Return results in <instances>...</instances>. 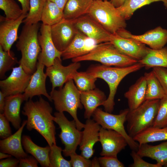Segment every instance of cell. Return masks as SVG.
Returning <instances> with one entry per match:
<instances>
[{
	"mask_svg": "<svg viewBox=\"0 0 167 167\" xmlns=\"http://www.w3.org/2000/svg\"><path fill=\"white\" fill-rule=\"evenodd\" d=\"M50 27L51 36L54 45L62 52L70 45L79 31L75 26L74 19L63 18Z\"/></svg>",
	"mask_w": 167,
	"mask_h": 167,
	"instance_id": "10",
	"label": "cell"
},
{
	"mask_svg": "<svg viewBox=\"0 0 167 167\" xmlns=\"http://www.w3.org/2000/svg\"><path fill=\"white\" fill-rule=\"evenodd\" d=\"M22 142L27 152L34 157L41 166H49V155L50 148L49 145L45 147L39 146L35 143L29 136L26 135L22 136Z\"/></svg>",
	"mask_w": 167,
	"mask_h": 167,
	"instance_id": "27",
	"label": "cell"
},
{
	"mask_svg": "<svg viewBox=\"0 0 167 167\" xmlns=\"http://www.w3.org/2000/svg\"><path fill=\"white\" fill-rule=\"evenodd\" d=\"M117 33L122 37L139 41L153 49L162 48L167 43V30L161 26L148 31L141 35H133L124 28L119 29Z\"/></svg>",
	"mask_w": 167,
	"mask_h": 167,
	"instance_id": "16",
	"label": "cell"
},
{
	"mask_svg": "<svg viewBox=\"0 0 167 167\" xmlns=\"http://www.w3.org/2000/svg\"><path fill=\"white\" fill-rule=\"evenodd\" d=\"M160 99L146 100L126 116L127 129L132 138L152 126L157 115Z\"/></svg>",
	"mask_w": 167,
	"mask_h": 167,
	"instance_id": "6",
	"label": "cell"
},
{
	"mask_svg": "<svg viewBox=\"0 0 167 167\" xmlns=\"http://www.w3.org/2000/svg\"><path fill=\"white\" fill-rule=\"evenodd\" d=\"M54 114V121L61 129L59 136L65 146L62 150L63 154L65 156H70L76 152L81 140L82 131L77 128L75 120H69L63 112H57Z\"/></svg>",
	"mask_w": 167,
	"mask_h": 167,
	"instance_id": "9",
	"label": "cell"
},
{
	"mask_svg": "<svg viewBox=\"0 0 167 167\" xmlns=\"http://www.w3.org/2000/svg\"><path fill=\"white\" fill-rule=\"evenodd\" d=\"M153 71L159 80L166 94H167V68L154 67Z\"/></svg>",
	"mask_w": 167,
	"mask_h": 167,
	"instance_id": "44",
	"label": "cell"
},
{
	"mask_svg": "<svg viewBox=\"0 0 167 167\" xmlns=\"http://www.w3.org/2000/svg\"><path fill=\"white\" fill-rule=\"evenodd\" d=\"M138 62L146 69L157 67L167 68V47L158 49L149 48L146 55Z\"/></svg>",
	"mask_w": 167,
	"mask_h": 167,
	"instance_id": "29",
	"label": "cell"
},
{
	"mask_svg": "<svg viewBox=\"0 0 167 167\" xmlns=\"http://www.w3.org/2000/svg\"><path fill=\"white\" fill-rule=\"evenodd\" d=\"M71 79L80 91H88L96 88L95 82L97 78L86 71H75L72 75Z\"/></svg>",
	"mask_w": 167,
	"mask_h": 167,
	"instance_id": "35",
	"label": "cell"
},
{
	"mask_svg": "<svg viewBox=\"0 0 167 167\" xmlns=\"http://www.w3.org/2000/svg\"><path fill=\"white\" fill-rule=\"evenodd\" d=\"M147 83L145 100L160 99L166 93L159 80L153 71L145 72Z\"/></svg>",
	"mask_w": 167,
	"mask_h": 167,
	"instance_id": "31",
	"label": "cell"
},
{
	"mask_svg": "<svg viewBox=\"0 0 167 167\" xmlns=\"http://www.w3.org/2000/svg\"><path fill=\"white\" fill-rule=\"evenodd\" d=\"M91 40L79 31L70 45L62 52V59H72L89 53L98 45Z\"/></svg>",
	"mask_w": 167,
	"mask_h": 167,
	"instance_id": "21",
	"label": "cell"
},
{
	"mask_svg": "<svg viewBox=\"0 0 167 167\" xmlns=\"http://www.w3.org/2000/svg\"><path fill=\"white\" fill-rule=\"evenodd\" d=\"M78 30L97 44L109 42L111 34L88 14L74 19Z\"/></svg>",
	"mask_w": 167,
	"mask_h": 167,
	"instance_id": "11",
	"label": "cell"
},
{
	"mask_svg": "<svg viewBox=\"0 0 167 167\" xmlns=\"http://www.w3.org/2000/svg\"><path fill=\"white\" fill-rule=\"evenodd\" d=\"M27 123V120L23 121L20 127L14 134L0 141L1 152L13 156L20 159L27 156L23 149L21 135L23 130Z\"/></svg>",
	"mask_w": 167,
	"mask_h": 167,
	"instance_id": "22",
	"label": "cell"
},
{
	"mask_svg": "<svg viewBox=\"0 0 167 167\" xmlns=\"http://www.w3.org/2000/svg\"><path fill=\"white\" fill-rule=\"evenodd\" d=\"M99 140L102 151V156L117 157V155L128 145L125 138L117 132L101 127L99 131Z\"/></svg>",
	"mask_w": 167,
	"mask_h": 167,
	"instance_id": "14",
	"label": "cell"
},
{
	"mask_svg": "<svg viewBox=\"0 0 167 167\" xmlns=\"http://www.w3.org/2000/svg\"><path fill=\"white\" fill-rule=\"evenodd\" d=\"M11 157L0 161V167H17L19 163L18 159L11 158Z\"/></svg>",
	"mask_w": 167,
	"mask_h": 167,
	"instance_id": "46",
	"label": "cell"
},
{
	"mask_svg": "<svg viewBox=\"0 0 167 167\" xmlns=\"http://www.w3.org/2000/svg\"><path fill=\"white\" fill-rule=\"evenodd\" d=\"M21 3L24 14H27L30 8V0H18Z\"/></svg>",
	"mask_w": 167,
	"mask_h": 167,
	"instance_id": "47",
	"label": "cell"
},
{
	"mask_svg": "<svg viewBox=\"0 0 167 167\" xmlns=\"http://www.w3.org/2000/svg\"><path fill=\"white\" fill-rule=\"evenodd\" d=\"M139 145L167 140V126L159 128L151 126L133 138Z\"/></svg>",
	"mask_w": 167,
	"mask_h": 167,
	"instance_id": "30",
	"label": "cell"
},
{
	"mask_svg": "<svg viewBox=\"0 0 167 167\" xmlns=\"http://www.w3.org/2000/svg\"><path fill=\"white\" fill-rule=\"evenodd\" d=\"M72 60L73 62L93 61L105 66L118 67L129 66L138 62L121 53L110 42L98 44L88 53Z\"/></svg>",
	"mask_w": 167,
	"mask_h": 167,
	"instance_id": "5",
	"label": "cell"
},
{
	"mask_svg": "<svg viewBox=\"0 0 167 167\" xmlns=\"http://www.w3.org/2000/svg\"><path fill=\"white\" fill-rule=\"evenodd\" d=\"M11 155L3 152H0V159L11 157Z\"/></svg>",
	"mask_w": 167,
	"mask_h": 167,
	"instance_id": "52",
	"label": "cell"
},
{
	"mask_svg": "<svg viewBox=\"0 0 167 167\" xmlns=\"http://www.w3.org/2000/svg\"><path fill=\"white\" fill-rule=\"evenodd\" d=\"M167 126V94L160 100L157 113L152 126L162 128Z\"/></svg>",
	"mask_w": 167,
	"mask_h": 167,
	"instance_id": "39",
	"label": "cell"
},
{
	"mask_svg": "<svg viewBox=\"0 0 167 167\" xmlns=\"http://www.w3.org/2000/svg\"><path fill=\"white\" fill-rule=\"evenodd\" d=\"M64 18L63 11L54 3L46 0L42 13L41 21L42 24L51 26Z\"/></svg>",
	"mask_w": 167,
	"mask_h": 167,
	"instance_id": "33",
	"label": "cell"
},
{
	"mask_svg": "<svg viewBox=\"0 0 167 167\" xmlns=\"http://www.w3.org/2000/svg\"><path fill=\"white\" fill-rule=\"evenodd\" d=\"M143 67V65L138 62L125 67H113L101 64L92 65L88 68L87 72L95 78L103 79L109 86V94L103 105L105 111L111 113L113 111L115 104V96L118 86L122 80L128 74Z\"/></svg>",
	"mask_w": 167,
	"mask_h": 167,
	"instance_id": "2",
	"label": "cell"
},
{
	"mask_svg": "<svg viewBox=\"0 0 167 167\" xmlns=\"http://www.w3.org/2000/svg\"><path fill=\"white\" fill-rule=\"evenodd\" d=\"M129 109L121 110L118 114H113L97 108L94 111L93 119L101 127L115 131L122 135L126 139L128 145L132 150L137 151L139 145L126 132L124 126Z\"/></svg>",
	"mask_w": 167,
	"mask_h": 167,
	"instance_id": "8",
	"label": "cell"
},
{
	"mask_svg": "<svg viewBox=\"0 0 167 167\" xmlns=\"http://www.w3.org/2000/svg\"><path fill=\"white\" fill-rule=\"evenodd\" d=\"M93 0H68L63 10L64 18L74 20L88 14Z\"/></svg>",
	"mask_w": 167,
	"mask_h": 167,
	"instance_id": "28",
	"label": "cell"
},
{
	"mask_svg": "<svg viewBox=\"0 0 167 167\" xmlns=\"http://www.w3.org/2000/svg\"><path fill=\"white\" fill-rule=\"evenodd\" d=\"M54 3L61 10L63 11L68 0H46Z\"/></svg>",
	"mask_w": 167,
	"mask_h": 167,
	"instance_id": "49",
	"label": "cell"
},
{
	"mask_svg": "<svg viewBox=\"0 0 167 167\" xmlns=\"http://www.w3.org/2000/svg\"><path fill=\"white\" fill-rule=\"evenodd\" d=\"M80 92L74 83L72 79L68 80L64 86L58 90H51L50 96L53 101L55 109L58 112H66L75 122L77 128L81 130L85 124L79 119L77 115L78 109H82L80 99Z\"/></svg>",
	"mask_w": 167,
	"mask_h": 167,
	"instance_id": "4",
	"label": "cell"
},
{
	"mask_svg": "<svg viewBox=\"0 0 167 167\" xmlns=\"http://www.w3.org/2000/svg\"></svg>",
	"mask_w": 167,
	"mask_h": 167,
	"instance_id": "54",
	"label": "cell"
},
{
	"mask_svg": "<svg viewBox=\"0 0 167 167\" xmlns=\"http://www.w3.org/2000/svg\"><path fill=\"white\" fill-rule=\"evenodd\" d=\"M98 160L102 167H124V165L117 157L111 156H104L99 157Z\"/></svg>",
	"mask_w": 167,
	"mask_h": 167,
	"instance_id": "41",
	"label": "cell"
},
{
	"mask_svg": "<svg viewBox=\"0 0 167 167\" xmlns=\"http://www.w3.org/2000/svg\"><path fill=\"white\" fill-rule=\"evenodd\" d=\"M109 42L121 53L138 61L145 57L149 49L139 41L122 37L117 32L111 34Z\"/></svg>",
	"mask_w": 167,
	"mask_h": 167,
	"instance_id": "13",
	"label": "cell"
},
{
	"mask_svg": "<svg viewBox=\"0 0 167 167\" xmlns=\"http://www.w3.org/2000/svg\"><path fill=\"white\" fill-rule=\"evenodd\" d=\"M39 23L23 27L16 45L21 58L19 63L28 74L32 75L36 71L37 60L41 49L38 39Z\"/></svg>",
	"mask_w": 167,
	"mask_h": 167,
	"instance_id": "3",
	"label": "cell"
},
{
	"mask_svg": "<svg viewBox=\"0 0 167 167\" xmlns=\"http://www.w3.org/2000/svg\"><path fill=\"white\" fill-rule=\"evenodd\" d=\"M101 165L98 160V158L95 157L92 160L91 167H100Z\"/></svg>",
	"mask_w": 167,
	"mask_h": 167,
	"instance_id": "51",
	"label": "cell"
},
{
	"mask_svg": "<svg viewBox=\"0 0 167 167\" xmlns=\"http://www.w3.org/2000/svg\"><path fill=\"white\" fill-rule=\"evenodd\" d=\"M6 95L2 91H0V112L3 113L5 104Z\"/></svg>",
	"mask_w": 167,
	"mask_h": 167,
	"instance_id": "48",
	"label": "cell"
},
{
	"mask_svg": "<svg viewBox=\"0 0 167 167\" xmlns=\"http://www.w3.org/2000/svg\"><path fill=\"white\" fill-rule=\"evenodd\" d=\"M161 1L167 9V0H126L123 4L117 8L126 20L129 19L134 12L139 8L155 2Z\"/></svg>",
	"mask_w": 167,
	"mask_h": 167,
	"instance_id": "32",
	"label": "cell"
},
{
	"mask_svg": "<svg viewBox=\"0 0 167 167\" xmlns=\"http://www.w3.org/2000/svg\"><path fill=\"white\" fill-rule=\"evenodd\" d=\"M99 0V1H103V0Z\"/></svg>",
	"mask_w": 167,
	"mask_h": 167,
	"instance_id": "53",
	"label": "cell"
},
{
	"mask_svg": "<svg viewBox=\"0 0 167 167\" xmlns=\"http://www.w3.org/2000/svg\"><path fill=\"white\" fill-rule=\"evenodd\" d=\"M24 101L25 100L23 94L10 95L6 97L3 113L16 130L21 126L20 109Z\"/></svg>",
	"mask_w": 167,
	"mask_h": 167,
	"instance_id": "24",
	"label": "cell"
},
{
	"mask_svg": "<svg viewBox=\"0 0 167 167\" xmlns=\"http://www.w3.org/2000/svg\"><path fill=\"white\" fill-rule=\"evenodd\" d=\"M146 87V79L144 75L142 76L124 93V96L127 100L130 110L136 108L145 101Z\"/></svg>",
	"mask_w": 167,
	"mask_h": 167,
	"instance_id": "25",
	"label": "cell"
},
{
	"mask_svg": "<svg viewBox=\"0 0 167 167\" xmlns=\"http://www.w3.org/2000/svg\"><path fill=\"white\" fill-rule=\"evenodd\" d=\"M50 26L42 24L40 27V34L38 36L41 51L38 60L47 67L53 65L55 59H61L62 52L58 51L52 40Z\"/></svg>",
	"mask_w": 167,
	"mask_h": 167,
	"instance_id": "17",
	"label": "cell"
},
{
	"mask_svg": "<svg viewBox=\"0 0 167 167\" xmlns=\"http://www.w3.org/2000/svg\"><path fill=\"white\" fill-rule=\"evenodd\" d=\"M80 66L79 62H73L67 66H63L61 59L56 58L53 65L47 67L45 72L52 83V90L56 87H62L64 84L71 79L73 74Z\"/></svg>",
	"mask_w": 167,
	"mask_h": 167,
	"instance_id": "15",
	"label": "cell"
},
{
	"mask_svg": "<svg viewBox=\"0 0 167 167\" xmlns=\"http://www.w3.org/2000/svg\"><path fill=\"white\" fill-rule=\"evenodd\" d=\"M46 0H30V8L23 23L26 25L38 23L41 20L43 8Z\"/></svg>",
	"mask_w": 167,
	"mask_h": 167,
	"instance_id": "34",
	"label": "cell"
},
{
	"mask_svg": "<svg viewBox=\"0 0 167 167\" xmlns=\"http://www.w3.org/2000/svg\"><path fill=\"white\" fill-rule=\"evenodd\" d=\"M38 60L36 70L32 75L29 83L23 94L25 101L35 96L42 95L52 102L51 96L46 89L45 82L47 76L44 71L45 66L41 61Z\"/></svg>",
	"mask_w": 167,
	"mask_h": 167,
	"instance_id": "18",
	"label": "cell"
},
{
	"mask_svg": "<svg viewBox=\"0 0 167 167\" xmlns=\"http://www.w3.org/2000/svg\"><path fill=\"white\" fill-rule=\"evenodd\" d=\"M12 69L10 75L0 81L1 91L6 96L24 92L32 75L27 73L20 65Z\"/></svg>",
	"mask_w": 167,
	"mask_h": 167,
	"instance_id": "12",
	"label": "cell"
},
{
	"mask_svg": "<svg viewBox=\"0 0 167 167\" xmlns=\"http://www.w3.org/2000/svg\"><path fill=\"white\" fill-rule=\"evenodd\" d=\"M80 92V101L85 109L84 117L91 118L96 109L103 105L107 98L104 92L96 88Z\"/></svg>",
	"mask_w": 167,
	"mask_h": 167,
	"instance_id": "23",
	"label": "cell"
},
{
	"mask_svg": "<svg viewBox=\"0 0 167 167\" xmlns=\"http://www.w3.org/2000/svg\"><path fill=\"white\" fill-rule=\"evenodd\" d=\"M0 8L4 11L6 20L16 19L23 14L22 9L14 0H0Z\"/></svg>",
	"mask_w": 167,
	"mask_h": 167,
	"instance_id": "36",
	"label": "cell"
},
{
	"mask_svg": "<svg viewBox=\"0 0 167 167\" xmlns=\"http://www.w3.org/2000/svg\"><path fill=\"white\" fill-rule=\"evenodd\" d=\"M70 156L72 167H90L92 166V160L84 157L81 155H78L76 152L71 154Z\"/></svg>",
	"mask_w": 167,
	"mask_h": 167,
	"instance_id": "40",
	"label": "cell"
},
{
	"mask_svg": "<svg viewBox=\"0 0 167 167\" xmlns=\"http://www.w3.org/2000/svg\"><path fill=\"white\" fill-rule=\"evenodd\" d=\"M18 63L14 53L5 51L0 45V77H4L6 73L12 69L13 66Z\"/></svg>",
	"mask_w": 167,
	"mask_h": 167,
	"instance_id": "37",
	"label": "cell"
},
{
	"mask_svg": "<svg viewBox=\"0 0 167 167\" xmlns=\"http://www.w3.org/2000/svg\"><path fill=\"white\" fill-rule=\"evenodd\" d=\"M137 152L142 157L155 160L160 167H167V141L155 146L142 144L139 145Z\"/></svg>",
	"mask_w": 167,
	"mask_h": 167,
	"instance_id": "26",
	"label": "cell"
},
{
	"mask_svg": "<svg viewBox=\"0 0 167 167\" xmlns=\"http://www.w3.org/2000/svg\"><path fill=\"white\" fill-rule=\"evenodd\" d=\"M126 0H110L111 3L116 7H118L122 5Z\"/></svg>",
	"mask_w": 167,
	"mask_h": 167,
	"instance_id": "50",
	"label": "cell"
},
{
	"mask_svg": "<svg viewBox=\"0 0 167 167\" xmlns=\"http://www.w3.org/2000/svg\"><path fill=\"white\" fill-rule=\"evenodd\" d=\"M131 155L133 163L129 166L131 167H160L157 163L153 164L143 160L140 156L135 150L132 151Z\"/></svg>",
	"mask_w": 167,
	"mask_h": 167,
	"instance_id": "42",
	"label": "cell"
},
{
	"mask_svg": "<svg viewBox=\"0 0 167 167\" xmlns=\"http://www.w3.org/2000/svg\"><path fill=\"white\" fill-rule=\"evenodd\" d=\"M27 15L23 14L17 19L11 20H6L0 16V45L4 51H11L12 45L18 38L19 28Z\"/></svg>",
	"mask_w": 167,
	"mask_h": 167,
	"instance_id": "20",
	"label": "cell"
},
{
	"mask_svg": "<svg viewBox=\"0 0 167 167\" xmlns=\"http://www.w3.org/2000/svg\"><path fill=\"white\" fill-rule=\"evenodd\" d=\"M18 166L19 167H37L38 161L33 156H28L20 159Z\"/></svg>",
	"mask_w": 167,
	"mask_h": 167,
	"instance_id": "45",
	"label": "cell"
},
{
	"mask_svg": "<svg viewBox=\"0 0 167 167\" xmlns=\"http://www.w3.org/2000/svg\"><path fill=\"white\" fill-rule=\"evenodd\" d=\"M82 131V136L79 145L81 155L89 159L93 155L94 146L99 140L101 126L93 119H87Z\"/></svg>",
	"mask_w": 167,
	"mask_h": 167,
	"instance_id": "19",
	"label": "cell"
},
{
	"mask_svg": "<svg viewBox=\"0 0 167 167\" xmlns=\"http://www.w3.org/2000/svg\"><path fill=\"white\" fill-rule=\"evenodd\" d=\"M88 15L111 34L126 26L117 7L108 0H93Z\"/></svg>",
	"mask_w": 167,
	"mask_h": 167,
	"instance_id": "7",
	"label": "cell"
},
{
	"mask_svg": "<svg viewBox=\"0 0 167 167\" xmlns=\"http://www.w3.org/2000/svg\"><path fill=\"white\" fill-rule=\"evenodd\" d=\"M9 122L4 114L0 113V137L2 139H6L12 135Z\"/></svg>",
	"mask_w": 167,
	"mask_h": 167,
	"instance_id": "43",
	"label": "cell"
},
{
	"mask_svg": "<svg viewBox=\"0 0 167 167\" xmlns=\"http://www.w3.org/2000/svg\"><path fill=\"white\" fill-rule=\"evenodd\" d=\"M52 111V108L49 103L40 96L36 101L31 99L26 101L22 112L27 117V130H36L44 138L50 147L56 144V127Z\"/></svg>",
	"mask_w": 167,
	"mask_h": 167,
	"instance_id": "1",
	"label": "cell"
},
{
	"mask_svg": "<svg viewBox=\"0 0 167 167\" xmlns=\"http://www.w3.org/2000/svg\"><path fill=\"white\" fill-rule=\"evenodd\" d=\"M49 158V167H72L70 161L65 159L62 156V148L57 146L56 144L50 147Z\"/></svg>",
	"mask_w": 167,
	"mask_h": 167,
	"instance_id": "38",
	"label": "cell"
}]
</instances>
